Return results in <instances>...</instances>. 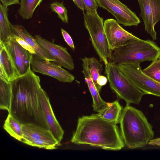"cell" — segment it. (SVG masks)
<instances>
[{
    "instance_id": "1",
    "label": "cell",
    "mask_w": 160,
    "mask_h": 160,
    "mask_svg": "<svg viewBox=\"0 0 160 160\" xmlns=\"http://www.w3.org/2000/svg\"><path fill=\"white\" fill-rule=\"evenodd\" d=\"M10 83L12 98L8 113L23 124H32L49 130L41 100L39 77L30 68Z\"/></svg>"
},
{
    "instance_id": "2",
    "label": "cell",
    "mask_w": 160,
    "mask_h": 160,
    "mask_svg": "<svg viewBox=\"0 0 160 160\" xmlns=\"http://www.w3.org/2000/svg\"><path fill=\"white\" fill-rule=\"evenodd\" d=\"M71 141L112 150H120L125 145L117 124L101 118L98 113L78 118Z\"/></svg>"
},
{
    "instance_id": "3",
    "label": "cell",
    "mask_w": 160,
    "mask_h": 160,
    "mask_svg": "<svg viewBox=\"0 0 160 160\" xmlns=\"http://www.w3.org/2000/svg\"><path fill=\"white\" fill-rule=\"evenodd\" d=\"M119 123L124 144L129 149L143 147L154 137L152 125L143 112L129 104L123 109Z\"/></svg>"
},
{
    "instance_id": "4",
    "label": "cell",
    "mask_w": 160,
    "mask_h": 160,
    "mask_svg": "<svg viewBox=\"0 0 160 160\" xmlns=\"http://www.w3.org/2000/svg\"><path fill=\"white\" fill-rule=\"evenodd\" d=\"M111 62L116 64L153 61L160 56V48L153 41L131 39L115 48Z\"/></svg>"
},
{
    "instance_id": "5",
    "label": "cell",
    "mask_w": 160,
    "mask_h": 160,
    "mask_svg": "<svg viewBox=\"0 0 160 160\" xmlns=\"http://www.w3.org/2000/svg\"><path fill=\"white\" fill-rule=\"evenodd\" d=\"M105 72L111 89L126 104H139L146 93L134 85L122 72L117 64L111 62L105 65Z\"/></svg>"
},
{
    "instance_id": "6",
    "label": "cell",
    "mask_w": 160,
    "mask_h": 160,
    "mask_svg": "<svg viewBox=\"0 0 160 160\" xmlns=\"http://www.w3.org/2000/svg\"><path fill=\"white\" fill-rule=\"evenodd\" d=\"M83 14L84 25L89 32L92 45L100 60L106 65L112 53L105 32L103 18L97 13L93 14L86 12Z\"/></svg>"
},
{
    "instance_id": "7",
    "label": "cell",
    "mask_w": 160,
    "mask_h": 160,
    "mask_svg": "<svg viewBox=\"0 0 160 160\" xmlns=\"http://www.w3.org/2000/svg\"><path fill=\"white\" fill-rule=\"evenodd\" d=\"M140 63L136 62L117 64L129 80L146 94L160 97V83L142 72Z\"/></svg>"
},
{
    "instance_id": "8",
    "label": "cell",
    "mask_w": 160,
    "mask_h": 160,
    "mask_svg": "<svg viewBox=\"0 0 160 160\" xmlns=\"http://www.w3.org/2000/svg\"><path fill=\"white\" fill-rule=\"evenodd\" d=\"M99 7L111 13L119 24L125 26H137L141 21L136 13L119 0H96Z\"/></svg>"
},
{
    "instance_id": "9",
    "label": "cell",
    "mask_w": 160,
    "mask_h": 160,
    "mask_svg": "<svg viewBox=\"0 0 160 160\" xmlns=\"http://www.w3.org/2000/svg\"><path fill=\"white\" fill-rule=\"evenodd\" d=\"M31 67L34 72L49 76L61 82L71 83L75 79L73 75L54 62L40 59L33 54L31 59Z\"/></svg>"
},
{
    "instance_id": "10",
    "label": "cell",
    "mask_w": 160,
    "mask_h": 160,
    "mask_svg": "<svg viewBox=\"0 0 160 160\" xmlns=\"http://www.w3.org/2000/svg\"><path fill=\"white\" fill-rule=\"evenodd\" d=\"M145 31L153 40L157 39L154 27L160 21V0H138Z\"/></svg>"
},
{
    "instance_id": "11",
    "label": "cell",
    "mask_w": 160,
    "mask_h": 160,
    "mask_svg": "<svg viewBox=\"0 0 160 160\" xmlns=\"http://www.w3.org/2000/svg\"><path fill=\"white\" fill-rule=\"evenodd\" d=\"M35 37L38 44L53 58V62L69 70L74 69L73 60L66 48L53 43L40 35H36Z\"/></svg>"
},
{
    "instance_id": "12",
    "label": "cell",
    "mask_w": 160,
    "mask_h": 160,
    "mask_svg": "<svg viewBox=\"0 0 160 160\" xmlns=\"http://www.w3.org/2000/svg\"><path fill=\"white\" fill-rule=\"evenodd\" d=\"M104 26L107 40L112 51L128 40L139 38L124 29L113 19L105 20Z\"/></svg>"
},
{
    "instance_id": "13",
    "label": "cell",
    "mask_w": 160,
    "mask_h": 160,
    "mask_svg": "<svg viewBox=\"0 0 160 160\" xmlns=\"http://www.w3.org/2000/svg\"><path fill=\"white\" fill-rule=\"evenodd\" d=\"M19 76L25 74L31 67L32 54L22 48L12 37L5 44Z\"/></svg>"
},
{
    "instance_id": "14",
    "label": "cell",
    "mask_w": 160,
    "mask_h": 160,
    "mask_svg": "<svg viewBox=\"0 0 160 160\" xmlns=\"http://www.w3.org/2000/svg\"><path fill=\"white\" fill-rule=\"evenodd\" d=\"M40 95L43 111L49 130L56 139L60 142L63 138L64 131L54 114L47 93L42 88Z\"/></svg>"
},
{
    "instance_id": "15",
    "label": "cell",
    "mask_w": 160,
    "mask_h": 160,
    "mask_svg": "<svg viewBox=\"0 0 160 160\" xmlns=\"http://www.w3.org/2000/svg\"><path fill=\"white\" fill-rule=\"evenodd\" d=\"M12 33L25 40L35 51L38 58L48 61H54L53 58L41 47L32 36L21 25H11Z\"/></svg>"
},
{
    "instance_id": "16",
    "label": "cell",
    "mask_w": 160,
    "mask_h": 160,
    "mask_svg": "<svg viewBox=\"0 0 160 160\" xmlns=\"http://www.w3.org/2000/svg\"><path fill=\"white\" fill-rule=\"evenodd\" d=\"M0 76L10 82L19 76L12 59L5 44L0 43Z\"/></svg>"
},
{
    "instance_id": "17",
    "label": "cell",
    "mask_w": 160,
    "mask_h": 160,
    "mask_svg": "<svg viewBox=\"0 0 160 160\" xmlns=\"http://www.w3.org/2000/svg\"><path fill=\"white\" fill-rule=\"evenodd\" d=\"M81 60L82 62V72L92 98L93 110L98 112L108 106L109 102H106L102 99L100 96L99 92L98 91L93 82L90 76L87 57L81 58Z\"/></svg>"
},
{
    "instance_id": "18",
    "label": "cell",
    "mask_w": 160,
    "mask_h": 160,
    "mask_svg": "<svg viewBox=\"0 0 160 160\" xmlns=\"http://www.w3.org/2000/svg\"><path fill=\"white\" fill-rule=\"evenodd\" d=\"M22 131L23 136L48 141L58 146L61 145L49 130L39 126L32 124H23Z\"/></svg>"
},
{
    "instance_id": "19",
    "label": "cell",
    "mask_w": 160,
    "mask_h": 160,
    "mask_svg": "<svg viewBox=\"0 0 160 160\" xmlns=\"http://www.w3.org/2000/svg\"><path fill=\"white\" fill-rule=\"evenodd\" d=\"M123 108L118 100L109 102L107 107L98 112L99 116L107 121L117 124L119 123Z\"/></svg>"
},
{
    "instance_id": "20",
    "label": "cell",
    "mask_w": 160,
    "mask_h": 160,
    "mask_svg": "<svg viewBox=\"0 0 160 160\" xmlns=\"http://www.w3.org/2000/svg\"><path fill=\"white\" fill-rule=\"evenodd\" d=\"M8 8L0 3V43L5 44L13 35L8 18Z\"/></svg>"
},
{
    "instance_id": "21",
    "label": "cell",
    "mask_w": 160,
    "mask_h": 160,
    "mask_svg": "<svg viewBox=\"0 0 160 160\" xmlns=\"http://www.w3.org/2000/svg\"><path fill=\"white\" fill-rule=\"evenodd\" d=\"M22 125L23 124L11 114L8 113L5 121L3 127L11 136L21 142L23 136L22 131Z\"/></svg>"
},
{
    "instance_id": "22",
    "label": "cell",
    "mask_w": 160,
    "mask_h": 160,
    "mask_svg": "<svg viewBox=\"0 0 160 160\" xmlns=\"http://www.w3.org/2000/svg\"><path fill=\"white\" fill-rule=\"evenodd\" d=\"M12 98V87L10 82L0 76V108L10 111Z\"/></svg>"
},
{
    "instance_id": "23",
    "label": "cell",
    "mask_w": 160,
    "mask_h": 160,
    "mask_svg": "<svg viewBox=\"0 0 160 160\" xmlns=\"http://www.w3.org/2000/svg\"><path fill=\"white\" fill-rule=\"evenodd\" d=\"M42 0H20V7L18 10L19 15L25 19L31 18L36 8Z\"/></svg>"
},
{
    "instance_id": "24",
    "label": "cell",
    "mask_w": 160,
    "mask_h": 160,
    "mask_svg": "<svg viewBox=\"0 0 160 160\" xmlns=\"http://www.w3.org/2000/svg\"><path fill=\"white\" fill-rule=\"evenodd\" d=\"M87 59L91 77L98 91L100 92L102 87L98 84L97 79L98 77L102 75V65L94 57H87Z\"/></svg>"
},
{
    "instance_id": "25",
    "label": "cell",
    "mask_w": 160,
    "mask_h": 160,
    "mask_svg": "<svg viewBox=\"0 0 160 160\" xmlns=\"http://www.w3.org/2000/svg\"><path fill=\"white\" fill-rule=\"evenodd\" d=\"M23 143L33 147L48 150H53L58 148V145L50 142L23 136L21 141Z\"/></svg>"
},
{
    "instance_id": "26",
    "label": "cell",
    "mask_w": 160,
    "mask_h": 160,
    "mask_svg": "<svg viewBox=\"0 0 160 160\" xmlns=\"http://www.w3.org/2000/svg\"><path fill=\"white\" fill-rule=\"evenodd\" d=\"M146 75L160 83V59L152 61L151 64L142 70Z\"/></svg>"
},
{
    "instance_id": "27",
    "label": "cell",
    "mask_w": 160,
    "mask_h": 160,
    "mask_svg": "<svg viewBox=\"0 0 160 160\" xmlns=\"http://www.w3.org/2000/svg\"><path fill=\"white\" fill-rule=\"evenodd\" d=\"M52 11L56 13L58 18L64 23H68V11L62 2L55 1L50 4Z\"/></svg>"
},
{
    "instance_id": "28",
    "label": "cell",
    "mask_w": 160,
    "mask_h": 160,
    "mask_svg": "<svg viewBox=\"0 0 160 160\" xmlns=\"http://www.w3.org/2000/svg\"><path fill=\"white\" fill-rule=\"evenodd\" d=\"M86 12L91 14H95L98 7L96 0H82Z\"/></svg>"
},
{
    "instance_id": "29",
    "label": "cell",
    "mask_w": 160,
    "mask_h": 160,
    "mask_svg": "<svg viewBox=\"0 0 160 160\" xmlns=\"http://www.w3.org/2000/svg\"><path fill=\"white\" fill-rule=\"evenodd\" d=\"M13 37L15 40L24 49L28 51L31 53L36 55L35 50L27 42L18 36L13 34Z\"/></svg>"
},
{
    "instance_id": "30",
    "label": "cell",
    "mask_w": 160,
    "mask_h": 160,
    "mask_svg": "<svg viewBox=\"0 0 160 160\" xmlns=\"http://www.w3.org/2000/svg\"><path fill=\"white\" fill-rule=\"evenodd\" d=\"M61 31L62 34L65 42L72 49H74L75 48L74 43L70 36L62 28H61Z\"/></svg>"
},
{
    "instance_id": "31",
    "label": "cell",
    "mask_w": 160,
    "mask_h": 160,
    "mask_svg": "<svg viewBox=\"0 0 160 160\" xmlns=\"http://www.w3.org/2000/svg\"><path fill=\"white\" fill-rule=\"evenodd\" d=\"M0 1L3 5L6 7L15 4H20L19 0H0Z\"/></svg>"
},
{
    "instance_id": "32",
    "label": "cell",
    "mask_w": 160,
    "mask_h": 160,
    "mask_svg": "<svg viewBox=\"0 0 160 160\" xmlns=\"http://www.w3.org/2000/svg\"><path fill=\"white\" fill-rule=\"evenodd\" d=\"M108 81L107 77L101 75L98 77L97 79V83L100 86L102 87L107 84Z\"/></svg>"
},
{
    "instance_id": "33",
    "label": "cell",
    "mask_w": 160,
    "mask_h": 160,
    "mask_svg": "<svg viewBox=\"0 0 160 160\" xmlns=\"http://www.w3.org/2000/svg\"><path fill=\"white\" fill-rule=\"evenodd\" d=\"M74 4L80 9L84 11L85 8L82 0H72Z\"/></svg>"
},
{
    "instance_id": "34",
    "label": "cell",
    "mask_w": 160,
    "mask_h": 160,
    "mask_svg": "<svg viewBox=\"0 0 160 160\" xmlns=\"http://www.w3.org/2000/svg\"><path fill=\"white\" fill-rule=\"evenodd\" d=\"M148 144L150 145L160 146V138L151 139L148 142Z\"/></svg>"
},
{
    "instance_id": "35",
    "label": "cell",
    "mask_w": 160,
    "mask_h": 160,
    "mask_svg": "<svg viewBox=\"0 0 160 160\" xmlns=\"http://www.w3.org/2000/svg\"><path fill=\"white\" fill-rule=\"evenodd\" d=\"M158 58L160 59V56Z\"/></svg>"
}]
</instances>
